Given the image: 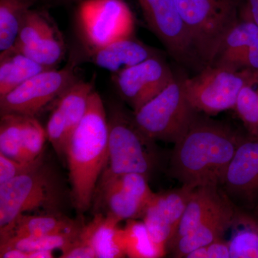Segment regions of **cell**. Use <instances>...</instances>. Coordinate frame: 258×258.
Returning <instances> with one entry per match:
<instances>
[{
	"instance_id": "30",
	"label": "cell",
	"mask_w": 258,
	"mask_h": 258,
	"mask_svg": "<svg viewBox=\"0 0 258 258\" xmlns=\"http://www.w3.org/2000/svg\"><path fill=\"white\" fill-rule=\"evenodd\" d=\"M42 163L43 155L35 161L21 162L10 159L0 153V184L32 170Z\"/></svg>"
},
{
	"instance_id": "12",
	"label": "cell",
	"mask_w": 258,
	"mask_h": 258,
	"mask_svg": "<svg viewBox=\"0 0 258 258\" xmlns=\"http://www.w3.org/2000/svg\"><path fill=\"white\" fill-rule=\"evenodd\" d=\"M174 75L175 71L160 55L111 75V81L120 98L135 112L160 93Z\"/></svg>"
},
{
	"instance_id": "2",
	"label": "cell",
	"mask_w": 258,
	"mask_h": 258,
	"mask_svg": "<svg viewBox=\"0 0 258 258\" xmlns=\"http://www.w3.org/2000/svg\"><path fill=\"white\" fill-rule=\"evenodd\" d=\"M108 133L103 100L93 91L86 114L70 138L66 152L73 200L79 212H86L92 205L106 162Z\"/></svg>"
},
{
	"instance_id": "25",
	"label": "cell",
	"mask_w": 258,
	"mask_h": 258,
	"mask_svg": "<svg viewBox=\"0 0 258 258\" xmlns=\"http://www.w3.org/2000/svg\"><path fill=\"white\" fill-rule=\"evenodd\" d=\"M81 228V226L74 220L55 214L41 215L24 214L15 222L12 236L38 237L71 232Z\"/></svg>"
},
{
	"instance_id": "4",
	"label": "cell",
	"mask_w": 258,
	"mask_h": 258,
	"mask_svg": "<svg viewBox=\"0 0 258 258\" xmlns=\"http://www.w3.org/2000/svg\"><path fill=\"white\" fill-rule=\"evenodd\" d=\"M60 202V187L44 163L0 184V242L13 235L19 217L40 209L55 210Z\"/></svg>"
},
{
	"instance_id": "3",
	"label": "cell",
	"mask_w": 258,
	"mask_h": 258,
	"mask_svg": "<svg viewBox=\"0 0 258 258\" xmlns=\"http://www.w3.org/2000/svg\"><path fill=\"white\" fill-rule=\"evenodd\" d=\"M108 120V155L98 184L129 173L142 174L149 179L159 164L155 142L139 128L133 113L118 103L110 106Z\"/></svg>"
},
{
	"instance_id": "7",
	"label": "cell",
	"mask_w": 258,
	"mask_h": 258,
	"mask_svg": "<svg viewBox=\"0 0 258 258\" xmlns=\"http://www.w3.org/2000/svg\"><path fill=\"white\" fill-rule=\"evenodd\" d=\"M257 79L258 71L208 66L192 77L186 76L185 91L197 111L215 115L234 109L241 91Z\"/></svg>"
},
{
	"instance_id": "15",
	"label": "cell",
	"mask_w": 258,
	"mask_h": 258,
	"mask_svg": "<svg viewBox=\"0 0 258 258\" xmlns=\"http://www.w3.org/2000/svg\"><path fill=\"white\" fill-rule=\"evenodd\" d=\"M96 77L78 80L54 102L47 121V139L60 157H66L68 144L87 111L90 96L94 91Z\"/></svg>"
},
{
	"instance_id": "22",
	"label": "cell",
	"mask_w": 258,
	"mask_h": 258,
	"mask_svg": "<svg viewBox=\"0 0 258 258\" xmlns=\"http://www.w3.org/2000/svg\"><path fill=\"white\" fill-rule=\"evenodd\" d=\"M236 207L231 201L220 212L183 236L169 251L174 257H186L195 249L223 238L232 223Z\"/></svg>"
},
{
	"instance_id": "18",
	"label": "cell",
	"mask_w": 258,
	"mask_h": 258,
	"mask_svg": "<svg viewBox=\"0 0 258 258\" xmlns=\"http://www.w3.org/2000/svg\"><path fill=\"white\" fill-rule=\"evenodd\" d=\"M209 66L233 71H258V27L240 16Z\"/></svg>"
},
{
	"instance_id": "34",
	"label": "cell",
	"mask_w": 258,
	"mask_h": 258,
	"mask_svg": "<svg viewBox=\"0 0 258 258\" xmlns=\"http://www.w3.org/2000/svg\"><path fill=\"white\" fill-rule=\"evenodd\" d=\"M0 257L28 258V253L15 247H0Z\"/></svg>"
},
{
	"instance_id": "1",
	"label": "cell",
	"mask_w": 258,
	"mask_h": 258,
	"mask_svg": "<svg viewBox=\"0 0 258 258\" xmlns=\"http://www.w3.org/2000/svg\"><path fill=\"white\" fill-rule=\"evenodd\" d=\"M244 134L198 112L174 144L171 175L193 188L208 185L220 187Z\"/></svg>"
},
{
	"instance_id": "23",
	"label": "cell",
	"mask_w": 258,
	"mask_h": 258,
	"mask_svg": "<svg viewBox=\"0 0 258 258\" xmlns=\"http://www.w3.org/2000/svg\"><path fill=\"white\" fill-rule=\"evenodd\" d=\"M52 70L22 53L13 45L0 52V97L43 71Z\"/></svg>"
},
{
	"instance_id": "26",
	"label": "cell",
	"mask_w": 258,
	"mask_h": 258,
	"mask_svg": "<svg viewBox=\"0 0 258 258\" xmlns=\"http://www.w3.org/2000/svg\"><path fill=\"white\" fill-rule=\"evenodd\" d=\"M122 239L125 256L131 258H159L167 253L149 234L144 221L127 220L122 228Z\"/></svg>"
},
{
	"instance_id": "10",
	"label": "cell",
	"mask_w": 258,
	"mask_h": 258,
	"mask_svg": "<svg viewBox=\"0 0 258 258\" xmlns=\"http://www.w3.org/2000/svg\"><path fill=\"white\" fill-rule=\"evenodd\" d=\"M144 20L168 53L184 69H204L180 15L175 0H137Z\"/></svg>"
},
{
	"instance_id": "19",
	"label": "cell",
	"mask_w": 258,
	"mask_h": 258,
	"mask_svg": "<svg viewBox=\"0 0 258 258\" xmlns=\"http://www.w3.org/2000/svg\"><path fill=\"white\" fill-rule=\"evenodd\" d=\"M81 63L91 62L111 75L118 74L143 61L162 55L160 51L149 46L133 36L120 39L106 46L84 49L76 52Z\"/></svg>"
},
{
	"instance_id": "14",
	"label": "cell",
	"mask_w": 258,
	"mask_h": 258,
	"mask_svg": "<svg viewBox=\"0 0 258 258\" xmlns=\"http://www.w3.org/2000/svg\"><path fill=\"white\" fill-rule=\"evenodd\" d=\"M220 188L237 208L258 210V137L244 133Z\"/></svg>"
},
{
	"instance_id": "6",
	"label": "cell",
	"mask_w": 258,
	"mask_h": 258,
	"mask_svg": "<svg viewBox=\"0 0 258 258\" xmlns=\"http://www.w3.org/2000/svg\"><path fill=\"white\" fill-rule=\"evenodd\" d=\"M186 76L183 73L175 72L174 79L160 93L137 111H132L139 128L154 142L175 144L198 112L186 96Z\"/></svg>"
},
{
	"instance_id": "5",
	"label": "cell",
	"mask_w": 258,
	"mask_h": 258,
	"mask_svg": "<svg viewBox=\"0 0 258 258\" xmlns=\"http://www.w3.org/2000/svg\"><path fill=\"white\" fill-rule=\"evenodd\" d=\"M175 1L199 60L205 68L240 19L241 0Z\"/></svg>"
},
{
	"instance_id": "9",
	"label": "cell",
	"mask_w": 258,
	"mask_h": 258,
	"mask_svg": "<svg viewBox=\"0 0 258 258\" xmlns=\"http://www.w3.org/2000/svg\"><path fill=\"white\" fill-rule=\"evenodd\" d=\"M81 62L76 52L60 70L43 71L0 97V114H20L36 117L54 103L71 85L79 80L76 69Z\"/></svg>"
},
{
	"instance_id": "32",
	"label": "cell",
	"mask_w": 258,
	"mask_h": 258,
	"mask_svg": "<svg viewBox=\"0 0 258 258\" xmlns=\"http://www.w3.org/2000/svg\"><path fill=\"white\" fill-rule=\"evenodd\" d=\"M60 251L62 258H96L92 247L81 238L80 234L77 238Z\"/></svg>"
},
{
	"instance_id": "16",
	"label": "cell",
	"mask_w": 258,
	"mask_h": 258,
	"mask_svg": "<svg viewBox=\"0 0 258 258\" xmlns=\"http://www.w3.org/2000/svg\"><path fill=\"white\" fill-rule=\"evenodd\" d=\"M46 130L36 117L1 115L0 153L21 162L36 160L43 155Z\"/></svg>"
},
{
	"instance_id": "33",
	"label": "cell",
	"mask_w": 258,
	"mask_h": 258,
	"mask_svg": "<svg viewBox=\"0 0 258 258\" xmlns=\"http://www.w3.org/2000/svg\"><path fill=\"white\" fill-rule=\"evenodd\" d=\"M240 16L249 19L258 27V0H241Z\"/></svg>"
},
{
	"instance_id": "35",
	"label": "cell",
	"mask_w": 258,
	"mask_h": 258,
	"mask_svg": "<svg viewBox=\"0 0 258 258\" xmlns=\"http://www.w3.org/2000/svg\"><path fill=\"white\" fill-rule=\"evenodd\" d=\"M52 249H39L28 252V258H52L54 257Z\"/></svg>"
},
{
	"instance_id": "27",
	"label": "cell",
	"mask_w": 258,
	"mask_h": 258,
	"mask_svg": "<svg viewBox=\"0 0 258 258\" xmlns=\"http://www.w3.org/2000/svg\"><path fill=\"white\" fill-rule=\"evenodd\" d=\"M40 0H0V51L14 45L22 21Z\"/></svg>"
},
{
	"instance_id": "21",
	"label": "cell",
	"mask_w": 258,
	"mask_h": 258,
	"mask_svg": "<svg viewBox=\"0 0 258 258\" xmlns=\"http://www.w3.org/2000/svg\"><path fill=\"white\" fill-rule=\"evenodd\" d=\"M119 222L110 215L98 213L81 227L80 237L92 247L96 258L125 257Z\"/></svg>"
},
{
	"instance_id": "29",
	"label": "cell",
	"mask_w": 258,
	"mask_h": 258,
	"mask_svg": "<svg viewBox=\"0 0 258 258\" xmlns=\"http://www.w3.org/2000/svg\"><path fill=\"white\" fill-rule=\"evenodd\" d=\"M257 81L258 79L243 88L234 108L246 132L254 137H258V93L255 86Z\"/></svg>"
},
{
	"instance_id": "11",
	"label": "cell",
	"mask_w": 258,
	"mask_h": 258,
	"mask_svg": "<svg viewBox=\"0 0 258 258\" xmlns=\"http://www.w3.org/2000/svg\"><path fill=\"white\" fill-rule=\"evenodd\" d=\"M14 46L50 69H57L66 53L63 37L53 19L46 10L34 8L22 21Z\"/></svg>"
},
{
	"instance_id": "31",
	"label": "cell",
	"mask_w": 258,
	"mask_h": 258,
	"mask_svg": "<svg viewBox=\"0 0 258 258\" xmlns=\"http://www.w3.org/2000/svg\"><path fill=\"white\" fill-rule=\"evenodd\" d=\"M186 258H229L230 245L226 239L220 238L191 251Z\"/></svg>"
},
{
	"instance_id": "37",
	"label": "cell",
	"mask_w": 258,
	"mask_h": 258,
	"mask_svg": "<svg viewBox=\"0 0 258 258\" xmlns=\"http://www.w3.org/2000/svg\"><path fill=\"white\" fill-rule=\"evenodd\" d=\"M253 213L255 214V215H257V216H258V210H256V211L253 212Z\"/></svg>"
},
{
	"instance_id": "17",
	"label": "cell",
	"mask_w": 258,
	"mask_h": 258,
	"mask_svg": "<svg viewBox=\"0 0 258 258\" xmlns=\"http://www.w3.org/2000/svg\"><path fill=\"white\" fill-rule=\"evenodd\" d=\"M195 189L182 185L178 189L155 193L148 205L142 220L153 240L161 248L167 251Z\"/></svg>"
},
{
	"instance_id": "8",
	"label": "cell",
	"mask_w": 258,
	"mask_h": 258,
	"mask_svg": "<svg viewBox=\"0 0 258 258\" xmlns=\"http://www.w3.org/2000/svg\"><path fill=\"white\" fill-rule=\"evenodd\" d=\"M76 22L85 49H96L133 36L135 20L125 0H83Z\"/></svg>"
},
{
	"instance_id": "36",
	"label": "cell",
	"mask_w": 258,
	"mask_h": 258,
	"mask_svg": "<svg viewBox=\"0 0 258 258\" xmlns=\"http://www.w3.org/2000/svg\"><path fill=\"white\" fill-rule=\"evenodd\" d=\"M72 1L76 2V3H79L80 2L83 1V0H72Z\"/></svg>"
},
{
	"instance_id": "28",
	"label": "cell",
	"mask_w": 258,
	"mask_h": 258,
	"mask_svg": "<svg viewBox=\"0 0 258 258\" xmlns=\"http://www.w3.org/2000/svg\"><path fill=\"white\" fill-rule=\"evenodd\" d=\"M81 230V228L71 232L38 237L12 236L8 240L0 242V247H15L25 252H31L39 249L61 250L75 239L77 238Z\"/></svg>"
},
{
	"instance_id": "24",
	"label": "cell",
	"mask_w": 258,
	"mask_h": 258,
	"mask_svg": "<svg viewBox=\"0 0 258 258\" xmlns=\"http://www.w3.org/2000/svg\"><path fill=\"white\" fill-rule=\"evenodd\" d=\"M236 207V206H235ZM230 257L258 258V216L236 207L229 227Z\"/></svg>"
},
{
	"instance_id": "20",
	"label": "cell",
	"mask_w": 258,
	"mask_h": 258,
	"mask_svg": "<svg viewBox=\"0 0 258 258\" xmlns=\"http://www.w3.org/2000/svg\"><path fill=\"white\" fill-rule=\"evenodd\" d=\"M230 202L220 186L208 185L195 188L186 205L177 232L167 251L183 236L220 212Z\"/></svg>"
},
{
	"instance_id": "13",
	"label": "cell",
	"mask_w": 258,
	"mask_h": 258,
	"mask_svg": "<svg viewBox=\"0 0 258 258\" xmlns=\"http://www.w3.org/2000/svg\"><path fill=\"white\" fill-rule=\"evenodd\" d=\"M154 195L147 176L129 173L98 184L93 200L98 198L106 209V215L121 222L143 218Z\"/></svg>"
}]
</instances>
